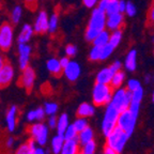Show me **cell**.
<instances>
[{"label":"cell","instance_id":"1","mask_svg":"<svg viewBox=\"0 0 154 154\" xmlns=\"http://www.w3.org/2000/svg\"><path fill=\"white\" fill-rule=\"evenodd\" d=\"M106 12L101 9H95L92 12L91 18L86 29L85 38L88 42H93L95 38L101 33L106 25Z\"/></svg>","mask_w":154,"mask_h":154},{"label":"cell","instance_id":"2","mask_svg":"<svg viewBox=\"0 0 154 154\" xmlns=\"http://www.w3.org/2000/svg\"><path fill=\"white\" fill-rule=\"evenodd\" d=\"M128 138H130V136L128 133L117 125L112 132L108 136H106V146L120 154L124 150V147L128 142Z\"/></svg>","mask_w":154,"mask_h":154},{"label":"cell","instance_id":"3","mask_svg":"<svg viewBox=\"0 0 154 154\" xmlns=\"http://www.w3.org/2000/svg\"><path fill=\"white\" fill-rule=\"evenodd\" d=\"M120 116V110L116 107L113 104L109 103L106 107L105 113H104V118L102 121L101 128L103 131V134L106 136H108L113 128L118 125V119Z\"/></svg>","mask_w":154,"mask_h":154},{"label":"cell","instance_id":"4","mask_svg":"<svg viewBox=\"0 0 154 154\" xmlns=\"http://www.w3.org/2000/svg\"><path fill=\"white\" fill-rule=\"evenodd\" d=\"M113 88L110 85L107 84H99L96 82L92 92V99L93 104L96 106L108 105L112 100Z\"/></svg>","mask_w":154,"mask_h":154},{"label":"cell","instance_id":"5","mask_svg":"<svg viewBox=\"0 0 154 154\" xmlns=\"http://www.w3.org/2000/svg\"><path fill=\"white\" fill-rule=\"evenodd\" d=\"M133 99V92L124 88H118L113 92L112 100L110 103L120 110V112L126 110L130 107Z\"/></svg>","mask_w":154,"mask_h":154},{"label":"cell","instance_id":"6","mask_svg":"<svg viewBox=\"0 0 154 154\" xmlns=\"http://www.w3.org/2000/svg\"><path fill=\"white\" fill-rule=\"evenodd\" d=\"M49 126L47 124L43 122H36L32 123L30 126L28 128V132L31 136V138H33L36 141V143L41 147H44L47 143L48 140V133H49Z\"/></svg>","mask_w":154,"mask_h":154},{"label":"cell","instance_id":"7","mask_svg":"<svg viewBox=\"0 0 154 154\" xmlns=\"http://www.w3.org/2000/svg\"><path fill=\"white\" fill-rule=\"evenodd\" d=\"M14 41V28L9 22H3L0 25V49L5 53L9 51Z\"/></svg>","mask_w":154,"mask_h":154},{"label":"cell","instance_id":"8","mask_svg":"<svg viewBox=\"0 0 154 154\" xmlns=\"http://www.w3.org/2000/svg\"><path fill=\"white\" fill-rule=\"evenodd\" d=\"M137 119L138 117L133 115L132 111L128 108L126 110L120 112V116H119V119H118V126L122 128L123 131H125L128 134V136L131 137L132 134L134 133Z\"/></svg>","mask_w":154,"mask_h":154},{"label":"cell","instance_id":"9","mask_svg":"<svg viewBox=\"0 0 154 154\" xmlns=\"http://www.w3.org/2000/svg\"><path fill=\"white\" fill-rule=\"evenodd\" d=\"M34 82H35V72L31 66H27L24 71H22V75L19 77L18 84L25 90L30 92L34 86Z\"/></svg>","mask_w":154,"mask_h":154},{"label":"cell","instance_id":"10","mask_svg":"<svg viewBox=\"0 0 154 154\" xmlns=\"http://www.w3.org/2000/svg\"><path fill=\"white\" fill-rule=\"evenodd\" d=\"M32 48L27 43H18V64L19 69L24 71L27 66H29V60L31 56Z\"/></svg>","mask_w":154,"mask_h":154},{"label":"cell","instance_id":"11","mask_svg":"<svg viewBox=\"0 0 154 154\" xmlns=\"http://www.w3.org/2000/svg\"><path fill=\"white\" fill-rule=\"evenodd\" d=\"M34 32L38 34H45L49 30V17L45 11H41L36 16L34 23Z\"/></svg>","mask_w":154,"mask_h":154},{"label":"cell","instance_id":"12","mask_svg":"<svg viewBox=\"0 0 154 154\" xmlns=\"http://www.w3.org/2000/svg\"><path fill=\"white\" fill-rule=\"evenodd\" d=\"M14 78V67L9 62H5L0 70V88H5L12 82Z\"/></svg>","mask_w":154,"mask_h":154},{"label":"cell","instance_id":"13","mask_svg":"<svg viewBox=\"0 0 154 154\" xmlns=\"http://www.w3.org/2000/svg\"><path fill=\"white\" fill-rule=\"evenodd\" d=\"M17 116H18V108H17V106L12 105L7 110V115H5V124H7V128L10 133L16 130Z\"/></svg>","mask_w":154,"mask_h":154},{"label":"cell","instance_id":"14","mask_svg":"<svg viewBox=\"0 0 154 154\" xmlns=\"http://www.w3.org/2000/svg\"><path fill=\"white\" fill-rule=\"evenodd\" d=\"M63 73L70 82H76L79 78L80 73H82L80 65L76 61H70V63L63 69Z\"/></svg>","mask_w":154,"mask_h":154},{"label":"cell","instance_id":"15","mask_svg":"<svg viewBox=\"0 0 154 154\" xmlns=\"http://www.w3.org/2000/svg\"><path fill=\"white\" fill-rule=\"evenodd\" d=\"M80 153V143L78 139L65 140L63 148L60 154H79Z\"/></svg>","mask_w":154,"mask_h":154},{"label":"cell","instance_id":"16","mask_svg":"<svg viewBox=\"0 0 154 154\" xmlns=\"http://www.w3.org/2000/svg\"><path fill=\"white\" fill-rule=\"evenodd\" d=\"M46 67L47 71L54 76L59 77L63 73V67L60 63V60H58L57 58H51L46 62Z\"/></svg>","mask_w":154,"mask_h":154},{"label":"cell","instance_id":"17","mask_svg":"<svg viewBox=\"0 0 154 154\" xmlns=\"http://www.w3.org/2000/svg\"><path fill=\"white\" fill-rule=\"evenodd\" d=\"M106 25L109 29H123L124 27V19L121 12L115 13V14L108 16V19L106 22Z\"/></svg>","mask_w":154,"mask_h":154},{"label":"cell","instance_id":"18","mask_svg":"<svg viewBox=\"0 0 154 154\" xmlns=\"http://www.w3.org/2000/svg\"><path fill=\"white\" fill-rule=\"evenodd\" d=\"M33 33H34L33 26H31L30 24H25L18 34L17 42H18V43H28V42L31 40Z\"/></svg>","mask_w":154,"mask_h":154},{"label":"cell","instance_id":"19","mask_svg":"<svg viewBox=\"0 0 154 154\" xmlns=\"http://www.w3.org/2000/svg\"><path fill=\"white\" fill-rule=\"evenodd\" d=\"M113 74H115V73H113V71L110 69V66L105 67V69H103V70L97 73V75H96V82H99V84L110 85Z\"/></svg>","mask_w":154,"mask_h":154},{"label":"cell","instance_id":"20","mask_svg":"<svg viewBox=\"0 0 154 154\" xmlns=\"http://www.w3.org/2000/svg\"><path fill=\"white\" fill-rule=\"evenodd\" d=\"M94 112H95V108H94L93 105L89 103H82L77 108L76 115L78 117L89 118V117H92L94 115Z\"/></svg>","mask_w":154,"mask_h":154},{"label":"cell","instance_id":"21","mask_svg":"<svg viewBox=\"0 0 154 154\" xmlns=\"http://www.w3.org/2000/svg\"><path fill=\"white\" fill-rule=\"evenodd\" d=\"M64 142H65V139H64V137H63V135L57 134L56 136H54L51 142V152H53L54 154H60Z\"/></svg>","mask_w":154,"mask_h":154},{"label":"cell","instance_id":"22","mask_svg":"<svg viewBox=\"0 0 154 154\" xmlns=\"http://www.w3.org/2000/svg\"><path fill=\"white\" fill-rule=\"evenodd\" d=\"M77 139L79 141L80 146L87 143V142L91 141L94 139V132L90 126H88L87 128H85L84 131L78 133V136H77Z\"/></svg>","mask_w":154,"mask_h":154},{"label":"cell","instance_id":"23","mask_svg":"<svg viewBox=\"0 0 154 154\" xmlns=\"http://www.w3.org/2000/svg\"><path fill=\"white\" fill-rule=\"evenodd\" d=\"M70 125L69 122V116L66 113H62V115L59 116L58 118V123H57V133L59 135H63L64 132L66 131L67 126Z\"/></svg>","mask_w":154,"mask_h":154},{"label":"cell","instance_id":"24","mask_svg":"<svg viewBox=\"0 0 154 154\" xmlns=\"http://www.w3.org/2000/svg\"><path fill=\"white\" fill-rule=\"evenodd\" d=\"M125 79V74L122 72V71H118V72H116L112 76V79L110 82V86L112 87L113 89H118L120 88L122 82H124Z\"/></svg>","mask_w":154,"mask_h":154},{"label":"cell","instance_id":"25","mask_svg":"<svg viewBox=\"0 0 154 154\" xmlns=\"http://www.w3.org/2000/svg\"><path fill=\"white\" fill-rule=\"evenodd\" d=\"M107 43H109V33L106 30H103L93 41V45L100 46V47H103Z\"/></svg>","mask_w":154,"mask_h":154},{"label":"cell","instance_id":"26","mask_svg":"<svg viewBox=\"0 0 154 154\" xmlns=\"http://www.w3.org/2000/svg\"><path fill=\"white\" fill-rule=\"evenodd\" d=\"M125 67L131 72L135 71L136 69V51H130V54L126 57V60H125Z\"/></svg>","mask_w":154,"mask_h":154},{"label":"cell","instance_id":"27","mask_svg":"<svg viewBox=\"0 0 154 154\" xmlns=\"http://www.w3.org/2000/svg\"><path fill=\"white\" fill-rule=\"evenodd\" d=\"M23 15V9L20 5H15L13 8L12 12H11V23L13 25H17L22 18Z\"/></svg>","mask_w":154,"mask_h":154},{"label":"cell","instance_id":"28","mask_svg":"<svg viewBox=\"0 0 154 154\" xmlns=\"http://www.w3.org/2000/svg\"><path fill=\"white\" fill-rule=\"evenodd\" d=\"M73 125L75 126L78 133L84 131L85 128H87L89 126V122H88V118H84V117H78L77 119H75V121L73 122Z\"/></svg>","mask_w":154,"mask_h":154},{"label":"cell","instance_id":"29","mask_svg":"<svg viewBox=\"0 0 154 154\" xmlns=\"http://www.w3.org/2000/svg\"><path fill=\"white\" fill-rule=\"evenodd\" d=\"M96 150V142L93 140L87 142V143L82 144V148H80V153L82 154H94Z\"/></svg>","mask_w":154,"mask_h":154},{"label":"cell","instance_id":"30","mask_svg":"<svg viewBox=\"0 0 154 154\" xmlns=\"http://www.w3.org/2000/svg\"><path fill=\"white\" fill-rule=\"evenodd\" d=\"M58 24H59V14H58V12L56 11V12L49 17V30H48V32L51 34L55 33L58 29Z\"/></svg>","mask_w":154,"mask_h":154},{"label":"cell","instance_id":"31","mask_svg":"<svg viewBox=\"0 0 154 154\" xmlns=\"http://www.w3.org/2000/svg\"><path fill=\"white\" fill-rule=\"evenodd\" d=\"M78 136V131L75 128V126L73 124H70L67 126L66 131L63 134V137L65 140H71V139H76Z\"/></svg>","mask_w":154,"mask_h":154},{"label":"cell","instance_id":"32","mask_svg":"<svg viewBox=\"0 0 154 154\" xmlns=\"http://www.w3.org/2000/svg\"><path fill=\"white\" fill-rule=\"evenodd\" d=\"M119 5H120L119 0H110L108 3V7H107V9H106V11H105L106 15L110 16V15L115 14V13L120 12V11H119Z\"/></svg>","mask_w":154,"mask_h":154},{"label":"cell","instance_id":"33","mask_svg":"<svg viewBox=\"0 0 154 154\" xmlns=\"http://www.w3.org/2000/svg\"><path fill=\"white\" fill-rule=\"evenodd\" d=\"M44 110L46 112V116H54L58 111V104L55 102H46L44 104Z\"/></svg>","mask_w":154,"mask_h":154},{"label":"cell","instance_id":"34","mask_svg":"<svg viewBox=\"0 0 154 154\" xmlns=\"http://www.w3.org/2000/svg\"><path fill=\"white\" fill-rule=\"evenodd\" d=\"M115 49L112 45L110 43H107L106 45H104L102 47V51H101V56H100V60H105L107 58L110 56V54L112 53V51Z\"/></svg>","mask_w":154,"mask_h":154},{"label":"cell","instance_id":"35","mask_svg":"<svg viewBox=\"0 0 154 154\" xmlns=\"http://www.w3.org/2000/svg\"><path fill=\"white\" fill-rule=\"evenodd\" d=\"M101 51H102V47L94 45L93 48H92L91 51H90V54H89V60L90 61H97V60H100Z\"/></svg>","mask_w":154,"mask_h":154},{"label":"cell","instance_id":"36","mask_svg":"<svg viewBox=\"0 0 154 154\" xmlns=\"http://www.w3.org/2000/svg\"><path fill=\"white\" fill-rule=\"evenodd\" d=\"M121 35H122V29L121 30H117L112 33V35L110 36V40H109V43L113 46V47H117V45L119 44V42L121 41Z\"/></svg>","mask_w":154,"mask_h":154},{"label":"cell","instance_id":"37","mask_svg":"<svg viewBox=\"0 0 154 154\" xmlns=\"http://www.w3.org/2000/svg\"><path fill=\"white\" fill-rule=\"evenodd\" d=\"M32 150L30 149V147L28 146V143H23L20 144L16 150H15L14 154H32Z\"/></svg>","mask_w":154,"mask_h":154},{"label":"cell","instance_id":"38","mask_svg":"<svg viewBox=\"0 0 154 154\" xmlns=\"http://www.w3.org/2000/svg\"><path fill=\"white\" fill-rule=\"evenodd\" d=\"M147 26L151 27L154 26V0L152 1V5L149 9V12H148L147 16Z\"/></svg>","mask_w":154,"mask_h":154},{"label":"cell","instance_id":"39","mask_svg":"<svg viewBox=\"0 0 154 154\" xmlns=\"http://www.w3.org/2000/svg\"><path fill=\"white\" fill-rule=\"evenodd\" d=\"M142 97H143V90H142L141 87H140V88H138L137 90L133 91V99H132V102H137V103H141Z\"/></svg>","mask_w":154,"mask_h":154},{"label":"cell","instance_id":"40","mask_svg":"<svg viewBox=\"0 0 154 154\" xmlns=\"http://www.w3.org/2000/svg\"><path fill=\"white\" fill-rule=\"evenodd\" d=\"M140 82H138L137 79H130L128 82V90L130 91H135V90H137L138 88H140Z\"/></svg>","mask_w":154,"mask_h":154},{"label":"cell","instance_id":"41","mask_svg":"<svg viewBox=\"0 0 154 154\" xmlns=\"http://www.w3.org/2000/svg\"><path fill=\"white\" fill-rule=\"evenodd\" d=\"M35 112H36V121L38 122H43L46 116L44 107H38V108H35Z\"/></svg>","mask_w":154,"mask_h":154},{"label":"cell","instance_id":"42","mask_svg":"<svg viewBox=\"0 0 154 154\" xmlns=\"http://www.w3.org/2000/svg\"><path fill=\"white\" fill-rule=\"evenodd\" d=\"M128 109L132 111L133 115L136 116V117H138V116H139V110H140V103H137V102H132L131 105H130V107H128Z\"/></svg>","mask_w":154,"mask_h":154},{"label":"cell","instance_id":"43","mask_svg":"<svg viewBox=\"0 0 154 154\" xmlns=\"http://www.w3.org/2000/svg\"><path fill=\"white\" fill-rule=\"evenodd\" d=\"M77 53V48L75 45H73V44H69V45L65 47V54H66L67 57H74L75 55H76Z\"/></svg>","mask_w":154,"mask_h":154},{"label":"cell","instance_id":"44","mask_svg":"<svg viewBox=\"0 0 154 154\" xmlns=\"http://www.w3.org/2000/svg\"><path fill=\"white\" fill-rule=\"evenodd\" d=\"M25 5L30 11H35L38 9V0H25Z\"/></svg>","mask_w":154,"mask_h":154},{"label":"cell","instance_id":"45","mask_svg":"<svg viewBox=\"0 0 154 154\" xmlns=\"http://www.w3.org/2000/svg\"><path fill=\"white\" fill-rule=\"evenodd\" d=\"M57 123H58V118L56 117V115L54 116H48V120H47V125L51 128H57Z\"/></svg>","mask_w":154,"mask_h":154},{"label":"cell","instance_id":"46","mask_svg":"<svg viewBox=\"0 0 154 154\" xmlns=\"http://www.w3.org/2000/svg\"><path fill=\"white\" fill-rule=\"evenodd\" d=\"M26 118H27V121H28V122H31V123L35 122V121H36V112H35V109L29 110L28 112H27Z\"/></svg>","mask_w":154,"mask_h":154},{"label":"cell","instance_id":"47","mask_svg":"<svg viewBox=\"0 0 154 154\" xmlns=\"http://www.w3.org/2000/svg\"><path fill=\"white\" fill-rule=\"evenodd\" d=\"M126 13H128V15H130V16H133V15H135V13H136V8L133 5L132 2H128V5H126Z\"/></svg>","mask_w":154,"mask_h":154},{"label":"cell","instance_id":"48","mask_svg":"<svg viewBox=\"0 0 154 154\" xmlns=\"http://www.w3.org/2000/svg\"><path fill=\"white\" fill-rule=\"evenodd\" d=\"M110 0H101L99 3V9L103 10V11H106L107 7H108V3Z\"/></svg>","mask_w":154,"mask_h":154},{"label":"cell","instance_id":"49","mask_svg":"<svg viewBox=\"0 0 154 154\" xmlns=\"http://www.w3.org/2000/svg\"><path fill=\"white\" fill-rule=\"evenodd\" d=\"M96 2H97V0H82V3L87 8H93Z\"/></svg>","mask_w":154,"mask_h":154},{"label":"cell","instance_id":"50","mask_svg":"<svg viewBox=\"0 0 154 154\" xmlns=\"http://www.w3.org/2000/svg\"><path fill=\"white\" fill-rule=\"evenodd\" d=\"M14 138L13 137H8L7 140H5V146H7V148H9V149H11V148H13V146H14Z\"/></svg>","mask_w":154,"mask_h":154},{"label":"cell","instance_id":"51","mask_svg":"<svg viewBox=\"0 0 154 154\" xmlns=\"http://www.w3.org/2000/svg\"><path fill=\"white\" fill-rule=\"evenodd\" d=\"M110 69L113 71V73L118 72V71H120L121 69V62H119V61H117V62H115L113 64L110 65Z\"/></svg>","mask_w":154,"mask_h":154},{"label":"cell","instance_id":"52","mask_svg":"<svg viewBox=\"0 0 154 154\" xmlns=\"http://www.w3.org/2000/svg\"><path fill=\"white\" fill-rule=\"evenodd\" d=\"M70 61H71L70 60V57H67V56H66V57H62V58H61V59H60V63H61V65H62L63 69H64V67L66 66L69 63H70Z\"/></svg>","mask_w":154,"mask_h":154},{"label":"cell","instance_id":"53","mask_svg":"<svg viewBox=\"0 0 154 154\" xmlns=\"http://www.w3.org/2000/svg\"><path fill=\"white\" fill-rule=\"evenodd\" d=\"M27 143H28V146L30 147V149H31L32 151H33V150L35 149V148H36V144H38V143H36V141L33 139V138H30V139H29L28 141H27Z\"/></svg>","mask_w":154,"mask_h":154},{"label":"cell","instance_id":"54","mask_svg":"<svg viewBox=\"0 0 154 154\" xmlns=\"http://www.w3.org/2000/svg\"><path fill=\"white\" fill-rule=\"evenodd\" d=\"M32 154H47V153H46V150L43 149V148L40 146V147H36L35 149L33 150Z\"/></svg>","mask_w":154,"mask_h":154},{"label":"cell","instance_id":"55","mask_svg":"<svg viewBox=\"0 0 154 154\" xmlns=\"http://www.w3.org/2000/svg\"><path fill=\"white\" fill-rule=\"evenodd\" d=\"M103 154H119V153L117 151H115L113 149H111V148H109V147L106 146V148L104 149Z\"/></svg>","mask_w":154,"mask_h":154},{"label":"cell","instance_id":"56","mask_svg":"<svg viewBox=\"0 0 154 154\" xmlns=\"http://www.w3.org/2000/svg\"><path fill=\"white\" fill-rule=\"evenodd\" d=\"M126 10V5L124 3V1H120V5H119V11L120 12H124Z\"/></svg>","mask_w":154,"mask_h":154},{"label":"cell","instance_id":"57","mask_svg":"<svg viewBox=\"0 0 154 154\" xmlns=\"http://www.w3.org/2000/svg\"><path fill=\"white\" fill-rule=\"evenodd\" d=\"M5 62H7V61H5V57H3L2 55H0V70L2 69V66L5 65Z\"/></svg>","mask_w":154,"mask_h":154},{"label":"cell","instance_id":"58","mask_svg":"<svg viewBox=\"0 0 154 154\" xmlns=\"http://www.w3.org/2000/svg\"><path fill=\"white\" fill-rule=\"evenodd\" d=\"M146 82H150V75L146 76Z\"/></svg>","mask_w":154,"mask_h":154},{"label":"cell","instance_id":"59","mask_svg":"<svg viewBox=\"0 0 154 154\" xmlns=\"http://www.w3.org/2000/svg\"><path fill=\"white\" fill-rule=\"evenodd\" d=\"M152 101H153V103H154V92H153V95H152Z\"/></svg>","mask_w":154,"mask_h":154},{"label":"cell","instance_id":"60","mask_svg":"<svg viewBox=\"0 0 154 154\" xmlns=\"http://www.w3.org/2000/svg\"><path fill=\"white\" fill-rule=\"evenodd\" d=\"M79 154H82V153H79Z\"/></svg>","mask_w":154,"mask_h":154},{"label":"cell","instance_id":"61","mask_svg":"<svg viewBox=\"0 0 154 154\" xmlns=\"http://www.w3.org/2000/svg\"><path fill=\"white\" fill-rule=\"evenodd\" d=\"M153 41H154V38H153Z\"/></svg>","mask_w":154,"mask_h":154}]
</instances>
